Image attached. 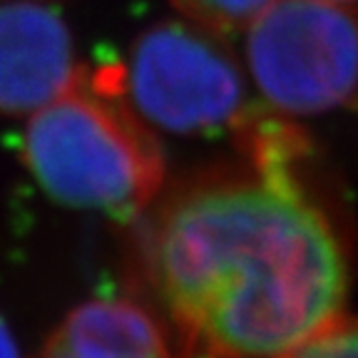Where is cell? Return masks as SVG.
I'll use <instances>...</instances> for the list:
<instances>
[{
  "label": "cell",
  "mask_w": 358,
  "mask_h": 358,
  "mask_svg": "<svg viewBox=\"0 0 358 358\" xmlns=\"http://www.w3.org/2000/svg\"><path fill=\"white\" fill-rule=\"evenodd\" d=\"M244 140V167L145 212L142 276L182 358H276L346 311V249L296 174L299 132L266 122Z\"/></svg>",
  "instance_id": "cell-1"
},
{
  "label": "cell",
  "mask_w": 358,
  "mask_h": 358,
  "mask_svg": "<svg viewBox=\"0 0 358 358\" xmlns=\"http://www.w3.org/2000/svg\"><path fill=\"white\" fill-rule=\"evenodd\" d=\"M22 162L55 201L120 219L142 217L164 185L162 145L127 102L117 67H80L28 115Z\"/></svg>",
  "instance_id": "cell-2"
},
{
  "label": "cell",
  "mask_w": 358,
  "mask_h": 358,
  "mask_svg": "<svg viewBox=\"0 0 358 358\" xmlns=\"http://www.w3.org/2000/svg\"><path fill=\"white\" fill-rule=\"evenodd\" d=\"M246 78L284 117H313L356 97L353 8L274 0L244 30Z\"/></svg>",
  "instance_id": "cell-3"
},
{
  "label": "cell",
  "mask_w": 358,
  "mask_h": 358,
  "mask_svg": "<svg viewBox=\"0 0 358 358\" xmlns=\"http://www.w3.org/2000/svg\"><path fill=\"white\" fill-rule=\"evenodd\" d=\"M117 70L127 102L152 129L209 134L244 120V67L219 35L187 20L145 30Z\"/></svg>",
  "instance_id": "cell-4"
},
{
  "label": "cell",
  "mask_w": 358,
  "mask_h": 358,
  "mask_svg": "<svg viewBox=\"0 0 358 358\" xmlns=\"http://www.w3.org/2000/svg\"><path fill=\"white\" fill-rule=\"evenodd\" d=\"M78 70L73 35L60 13L38 0L0 3V115H33Z\"/></svg>",
  "instance_id": "cell-5"
},
{
  "label": "cell",
  "mask_w": 358,
  "mask_h": 358,
  "mask_svg": "<svg viewBox=\"0 0 358 358\" xmlns=\"http://www.w3.org/2000/svg\"><path fill=\"white\" fill-rule=\"evenodd\" d=\"M40 358H174V351L142 303L90 299L57 324Z\"/></svg>",
  "instance_id": "cell-6"
},
{
  "label": "cell",
  "mask_w": 358,
  "mask_h": 358,
  "mask_svg": "<svg viewBox=\"0 0 358 358\" xmlns=\"http://www.w3.org/2000/svg\"><path fill=\"white\" fill-rule=\"evenodd\" d=\"M274 0H169L179 17L219 38L244 33Z\"/></svg>",
  "instance_id": "cell-7"
},
{
  "label": "cell",
  "mask_w": 358,
  "mask_h": 358,
  "mask_svg": "<svg viewBox=\"0 0 358 358\" xmlns=\"http://www.w3.org/2000/svg\"><path fill=\"white\" fill-rule=\"evenodd\" d=\"M276 358H356V326L346 311Z\"/></svg>",
  "instance_id": "cell-8"
},
{
  "label": "cell",
  "mask_w": 358,
  "mask_h": 358,
  "mask_svg": "<svg viewBox=\"0 0 358 358\" xmlns=\"http://www.w3.org/2000/svg\"><path fill=\"white\" fill-rule=\"evenodd\" d=\"M0 358H22L20 346H17L15 336L3 316H0Z\"/></svg>",
  "instance_id": "cell-9"
},
{
  "label": "cell",
  "mask_w": 358,
  "mask_h": 358,
  "mask_svg": "<svg viewBox=\"0 0 358 358\" xmlns=\"http://www.w3.org/2000/svg\"><path fill=\"white\" fill-rule=\"evenodd\" d=\"M326 3H334V6H343V8H353L356 0H326Z\"/></svg>",
  "instance_id": "cell-10"
}]
</instances>
